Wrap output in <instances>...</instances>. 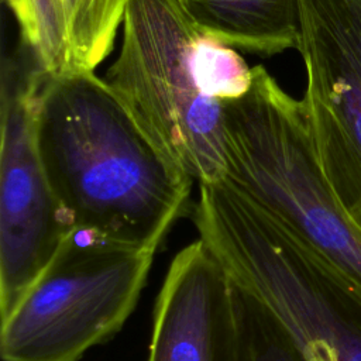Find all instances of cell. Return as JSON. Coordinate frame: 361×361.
Segmentation results:
<instances>
[{
    "mask_svg": "<svg viewBox=\"0 0 361 361\" xmlns=\"http://www.w3.org/2000/svg\"><path fill=\"white\" fill-rule=\"evenodd\" d=\"M73 72H94L110 55L128 0H65Z\"/></svg>",
    "mask_w": 361,
    "mask_h": 361,
    "instance_id": "cell-11",
    "label": "cell"
},
{
    "mask_svg": "<svg viewBox=\"0 0 361 361\" xmlns=\"http://www.w3.org/2000/svg\"><path fill=\"white\" fill-rule=\"evenodd\" d=\"M224 176L313 248L361 302V230L317 164L302 100L261 65L248 90L223 102Z\"/></svg>",
    "mask_w": 361,
    "mask_h": 361,
    "instance_id": "cell-3",
    "label": "cell"
},
{
    "mask_svg": "<svg viewBox=\"0 0 361 361\" xmlns=\"http://www.w3.org/2000/svg\"><path fill=\"white\" fill-rule=\"evenodd\" d=\"M240 292L197 238L171 261L155 300L148 361H241Z\"/></svg>",
    "mask_w": 361,
    "mask_h": 361,
    "instance_id": "cell-8",
    "label": "cell"
},
{
    "mask_svg": "<svg viewBox=\"0 0 361 361\" xmlns=\"http://www.w3.org/2000/svg\"><path fill=\"white\" fill-rule=\"evenodd\" d=\"M298 13L317 164L353 217L361 212V0H298Z\"/></svg>",
    "mask_w": 361,
    "mask_h": 361,
    "instance_id": "cell-6",
    "label": "cell"
},
{
    "mask_svg": "<svg viewBox=\"0 0 361 361\" xmlns=\"http://www.w3.org/2000/svg\"><path fill=\"white\" fill-rule=\"evenodd\" d=\"M37 69L47 75L71 73L69 23L65 0H6Z\"/></svg>",
    "mask_w": 361,
    "mask_h": 361,
    "instance_id": "cell-10",
    "label": "cell"
},
{
    "mask_svg": "<svg viewBox=\"0 0 361 361\" xmlns=\"http://www.w3.org/2000/svg\"><path fill=\"white\" fill-rule=\"evenodd\" d=\"M351 221L361 230V212H358L355 216L351 217Z\"/></svg>",
    "mask_w": 361,
    "mask_h": 361,
    "instance_id": "cell-13",
    "label": "cell"
},
{
    "mask_svg": "<svg viewBox=\"0 0 361 361\" xmlns=\"http://www.w3.org/2000/svg\"><path fill=\"white\" fill-rule=\"evenodd\" d=\"M199 238L303 361H361V302L300 237L224 179L199 183Z\"/></svg>",
    "mask_w": 361,
    "mask_h": 361,
    "instance_id": "cell-2",
    "label": "cell"
},
{
    "mask_svg": "<svg viewBox=\"0 0 361 361\" xmlns=\"http://www.w3.org/2000/svg\"><path fill=\"white\" fill-rule=\"evenodd\" d=\"M38 72L39 152L73 227L157 251L193 179L94 72Z\"/></svg>",
    "mask_w": 361,
    "mask_h": 361,
    "instance_id": "cell-1",
    "label": "cell"
},
{
    "mask_svg": "<svg viewBox=\"0 0 361 361\" xmlns=\"http://www.w3.org/2000/svg\"><path fill=\"white\" fill-rule=\"evenodd\" d=\"M154 255L75 228L0 319L1 361H79L124 326Z\"/></svg>",
    "mask_w": 361,
    "mask_h": 361,
    "instance_id": "cell-5",
    "label": "cell"
},
{
    "mask_svg": "<svg viewBox=\"0 0 361 361\" xmlns=\"http://www.w3.org/2000/svg\"><path fill=\"white\" fill-rule=\"evenodd\" d=\"M38 69L4 89L0 147V319L75 230L44 166L37 131Z\"/></svg>",
    "mask_w": 361,
    "mask_h": 361,
    "instance_id": "cell-7",
    "label": "cell"
},
{
    "mask_svg": "<svg viewBox=\"0 0 361 361\" xmlns=\"http://www.w3.org/2000/svg\"><path fill=\"white\" fill-rule=\"evenodd\" d=\"M238 292L243 326L241 361H303L275 320L240 289Z\"/></svg>",
    "mask_w": 361,
    "mask_h": 361,
    "instance_id": "cell-12",
    "label": "cell"
},
{
    "mask_svg": "<svg viewBox=\"0 0 361 361\" xmlns=\"http://www.w3.org/2000/svg\"><path fill=\"white\" fill-rule=\"evenodd\" d=\"M202 32L179 0H128L104 80L142 131L193 180L224 176L223 102L202 82Z\"/></svg>",
    "mask_w": 361,
    "mask_h": 361,
    "instance_id": "cell-4",
    "label": "cell"
},
{
    "mask_svg": "<svg viewBox=\"0 0 361 361\" xmlns=\"http://www.w3.org/2000/svg\"><path fill=\"white\" fill-rule=\"evenodd\" d=\"M197 30L217 42L265 56L298 48V0H179Z\"/></svg>",
    "mask_w": 361,
    "mask_h": 361,
    "instance_id": "cell-9",
    "label": "cell"
}]
</instances>
